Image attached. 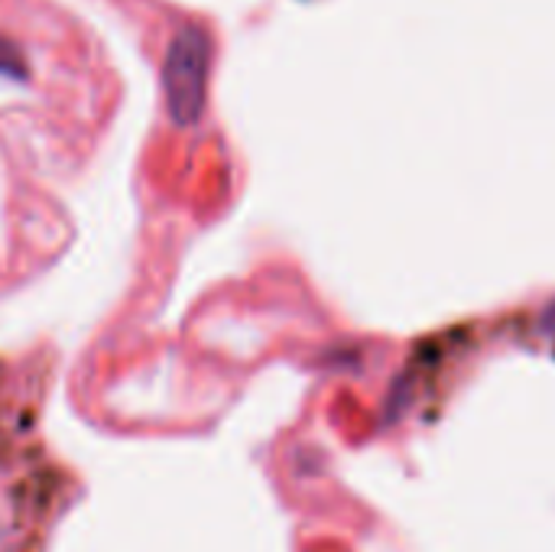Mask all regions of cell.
I'll use <instances>...</instances> for the list:
<instances>
[{
	"label": "cell",
	"instance_id": "obj_1",
	"mask_svg": "<svg viewBox=\"0 0 555 552\" xmlns=\"http://www.w3.org/2000/svg\"><path fill=\"white\" fill-rule=\"evenodd\" d=\"M211 33L202 23H185L172 33L163 59V94L166 111L179 127L202 120L208 104V75H211Z\"/></svg>",
	"mask_w": 555,
	"mask_h": 552
},
{
	"label": "cell",
	"instance_id": "obj_2",
	"mask_svg": "<svg viewBox=\"0 0 555 552\" xmlns=\"http://www.w3.org/2000/svg\"><path fill=\"white\" fill-rule=\"evenodd\" d=\"M0 75L16 78V81L26 78V62H23L20 49L10 39H3V36H0Z\"/></svg>",
	"mask_w": 555,
	"mask_h": 552
}]
</instances>
